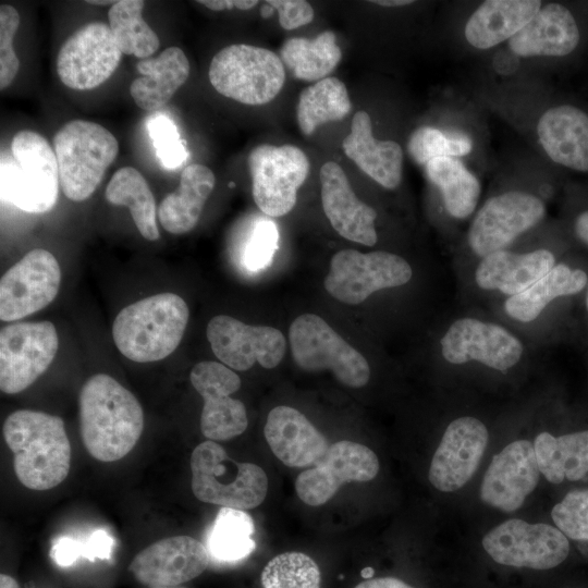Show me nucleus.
Here are the masks:
<instances>
[{
    "label": "nucleus",
    "instance_id": "nucleus-1",
    "mask_svg": "<svg viewBox=\"0 0 588 588\" xmlns=\"http://www.w3.org/2000/svg\"><path fill=\"white\" fill-rule=\"evenodd\" d=\"M81 436L87 452L101 462L124 457L144 429L138 400L106 373L90 377L79 393Z\"/></svg>",
    "mask_w": 588,
    "mask_h": 588
},
{
    "label": "nucleus",
    "instance_id": "nucleus-2",
    "mask_svg": "<svg viewBox=\"0 0 588 588\" xmlns=\"http://www.w3.org/2000/svg\"><path fill=\"white\" fill-rule=\"evenodd\" d=\"M4 440L13 453L14 473L32 490L60 485L71 466V444L59 416L20 409L3 424Z\"/></svg>",
    "mask_w": 588,
    "mask_h": 588
},
{
    "label": "nucleus",
    "instance_id": "nucleus-3",
    "mask_svg": "<svg viewBox=\"0 0 588 588\" xmlns=\"http://www.w3.org/2000/svg\"><path fill=\"white\" fill-rule=\"evenodd\" d=\"M188 307L174 293H159L124 307L112 338L118 350L136 363L166 358L179 346L188 322Z\"/></svg>",
    "mask_w": 588,
    "mask_h": 588
},
{
    "label": "nucleus",
    "instance_id": "nucleus-4",
    "mask_svg": "<svg viewBox=\"0 0 588 588\" xmlns=\"http://www.w3.org/2000/svg\"><path fill=\"white\" fill-rule=\"evenodd\" d=\"M1 198L29 213L50 211L58 201L59 170L54 150L34 131L22 130L1 158Z\"/></svg>",
    "mask_w": 588,
    "mask_h": 588
},
{
    "label": "nucleus",
    "instance_id": "nucleus-5",
    "mask_svg": "<svg viewBox=\"0 0 588 588\" xmlns=\"http://www.w3.org/2000/svg\"><path fill=\"white\" fill-rule=\"evenodd\" d=\"M60 187L69 199L84 201L100 184L119 152V143L105 126L72 120L53 136Z\"/></svg>",
    "mask_w": 588,
    "mask_h": 588
},
{
    "label": "nucleus",
    "instance_id": "nucleus-6",
    "mask_svg": "<svg viewBox=\"0 0 588 588\" xmlns=\"http://www.w3.org/2000/svg\"><path fill=\"white\" fill-rule=\"evenodd\" d=\"M189 464L192 490L201 502L245 511L261 504L267 495L268 478L264 469L231 460L216 441L198 444Z\"/></svg>",
    "mask_w": 588,
    "mask_h": 588
},
{
    "label": "nucleus",
    "instance_id": "nucleus-7",
    "mask_svg": "<svg viewBox=\"0 0 588 588\" xmlns=\"http://www.w3.org/2000/svg\"><path fill=\"white\" fill-rule=\"evenodd\" d=\"M209 81L222 96L258 106L273 100L285 82L284 64L273 51L252 45H231L211 59Z\"/></svg>",
    "mask_w": 588,
    "mask_h": 588
},
{
    "label": "nucleus",
    "instance_id": "nucleus-8",
    "mask_svg": "<svg viewBox=\"0 0 588 588\" xmlns=\"http://www.w3.org/2000/svg\"><path fill=\"white\" fill-rule=\"evenodd\" d=\"M292 357L306 371L331 370L352 388H362L370 378L367 359L338 334L321 317L298 316L289 331Z\"/></svg>",
    "mask_w": 588,
    "mask_h": 588
},
{
    "label": "nucleus",
    "instance_id": "nucleus-9",
    "mask_svg": "<svg viewBox=\"0 0 588 588\" xmlns=\"http://www.w3.org/2000/svg\"><path fill=\"white\" fill-rule=\"evenodd\" d=\"M412 275V267L399 255L342 249L331 258L323 284L335 299L357 305L379 290L406 284Z\"/></svg>",
    "mask_w": 588,
    "mask_h": 588
},
{
    "label": "nucleus",
    "instance_id": "nucleus-10",
    "mask_svg": "<svg viewBox=\"0 0 588 588\" xmlns=\"http://www.w3.org/2000/svg\"><path fill=\"white\" fill-rule=\"evenodd\" d=\"M247 164L257 207L269 217L289 213L309 173L305 152L293 145L262 144L249 152Z\"/></svg>",
    "mask_w": 588,
    "mask_h": 588
},
{
    "label": "nucleus",
    "instance_id": "nucleus-11",
    "mask_svg": "<svg viewBox=\"0 0 588 588\" xmlns=\"http://www.w3.org/2000/svg\"><path fill=\"white\" fill-rule=\"evenodd\" d=\"M482 547L499 564L532 569H550L566 560L567 537L544 523L530 524L513 518L503 522L482 538Z\"/></svg>",
    "mask_w": 588,
    "mask_h": 588
},
{
    "label": "nucleus",
    "instance_id": "nucleus-12",
    "mask_svg": "<svg viewBox=\"0 0 588 588\" xmlns=\"http://www.w3.org/2000/svg\"><path fill=\"white\" fill-rule=\"evenodd\" d=\"M59 347L50 321L17 322L0 331V389L7 394L24 391L50 366Z\"/></svg>",
    "mask_w": 588,
    "mask_h": 588
},
{
    "label": "nucleus",
    "instance_id": "nucleus-13",
    "mask_svg": "<svg viewBox=\"0 0 588 588\" xmlns=\"http://www.w3.org/2000/svg\"><path fill=\"white\" fill-rule=\"evenodd\" d=\"M122 54L109 24L89 22L62 44L57 56V73L71 89H93L113 74Z\"/></svg>",
    "mask_w": 588,
    "mask_h": 588
},
{
    "label": "nucleus",
    "instance_id": "nucleus-14",
    "mask_svg": "<svg viewBox=\"0 0 588 588\" xmlns=\"http://www.w3.org/2000/svg\"><path fill=\"white\" fill-rule=\"evenodd\" d=\"M546 206L535 195L511 191L489 198L475 216L468 244L479 257L503 250L515 238L538 224Z\"/></svg>",
    "mask_w": 588,
    "mask_h": 588
},
{
    "label": "nucleus",
    "instance_id": "nucleus-15",
    "mask_svg": "<svg viewBox=\"0 0 588 588\" xmlns=\"http://www.w3.org/2000/svg\"><path fill=\"white\" fill-rule=\"evenodd\" d=\"M60 282L57 258L46 249H32L1 278L0 319L14 321L45 308L56 298Z\"/></svg>",
    "mask_w": 588,
    "mask_h": 588
},
{
    "label": "nucleus",
    "instance_id": "nucleus-16",
    "mask_svg": "<svg viewBox=\"0 0 588 588\" xmlns=\"http://www.w3.org/2000/svg\"><path fill=\"white\" fill-rule=\"evenodd\" d=\"M379 471L375 452L357 442L342 440L329 445L324 456L295 480L298 498L310 506L327 503L347 482L372 480Z\"/></svg>",
    "mask_w": 588,
    "mask_h": 588
},
{
    "label": "nucleus",
    "instance_id": "nucleus-17",
    "mask_svg": "<svg viewBox=\"0 0 588 588\" xmlns=\"http://www.w3.org/2000/svg\"><path fill=\"white\" fill-rule=\"evenodd\" d=\"M206 335L217 358L238 371L248 370L255 363L274 368L285 353V339L280 330L246 324L225 315L210 319Z\"/></svg>",
    "mask_w": 588,
    "mask_h": 588
},
{
    "label": "nucleus",
    "instance_id": "nucleus-18",
    "mask_svg": "<svg viewBox=\"0 0 588 588\" xmlns=\"http://www.w3.org/2000/svg\"><path fill=\"white\" fill-rule=\"evenodd\" d=\"M189 380L204 400L200 429L206 438L224 441L246 430V408L230 396L241 388L237 373L222 363L200 362L191 370Z\"/></svg>",
    "mask_w": 588,
    "mask_h": 588
},
{
    "label": "nucleus",
    "instance_id": "nucleus-19",
    "mask_svg": "<svg viewBox=\"0 0 588 588\" xmlns=\"http://www.w3.org/2000/svg\"><path fill=\"white\" fill-rule=\"evenodd\" d=\"M440 344L451 364L476 360L500 371L514 367L524 353L523 343L502 326L469 317L455 320Z\"/></svg>",
    "mask_w": 588,
    "mask_h": 588
},
{
    "label": "nucleus",
    "instance_id": "nucleus-20",
    "mask_svg": "<svg viewBox=\"0 0 588 588\" xmlns=\"http://www.w3.org/2000/svg\"><path fill=\"white\" fill-rule=\"evenodd\" d=\"M482 421L464 416L446 427L429 467L430 483L439 491L454 492L476 473L488 444Z\"/></svg>",
    "mask_w": 588,
    "mask_h": 588
},
{
    "label": "nucleus",
    "instance_id": "nucleus-21",
    "mask_svg": "<svg viewBox=\"0 0 588 588\" xmlns=\"http://www.w3.org/2000/svg\"><path fill=\"white\" fill-rule=\"evenodd\" d=\"M540 479L534 443L516 440L495 454L480 486V498L489 506L517 511Z\"/></svg>",
    "mask_w": 588,
    "mask_h": 588
},
{
    "label": "nucleus",
    "instance_id": "nucleus-22",
    "mask_svg": "<svg viewBox=\"0 0 588 588\" xmlns=\"http://www.w3.org/2000/svg\"><path fill=\"white\" fill-rule=\"evenodd\" d=\"M205 544L189 536L156 541L135 555L128 569L142 584L176 587L199 576L209 565Z\"/></svg>",
    "mask_w": 588,
    "mask_h": 588
},
{
    "label": "nucleus",
    "instance_id": "nucleus-23",
    "mask_svg": "<svg viewBox=\"0 0 588 588\" xmlns=\"http://www.w3.org/2000/svg\"><path fill=\"white\" fill-rule=\"evenodd\" d=\"M319 177L322 208L332 228L346 240L373 246L378 240L375 229L377 212L358 199L341 166L327 161Z\"/></svg>",
    "mask_w": 588,
    "mask_h": 588
},
{
    "label": "nucleus",
    "instance_id": "nucleus-24",
    "mask_svg": "<svg viewBox=\"0 0 588 588\" xmlns=\"http://www.w3.org/2000/svg\"><path fill=\"white\" fill-rule=\"evenodd\" d=\"M583 33L572 10L549 3L511 39L510 49L520 57H567L576 51Z\"/></svg>",
    "mask_w": 588,
    "mask_h": 588
},
{
    "label": "nucleus",
    "instance_id": "nucleus-25",
    "mask_svg": "<svg viewBox=\"0 0 588 588\" xmlns=\"http://www.w3.org/2000/svg\"><path fill=\"white\" fill-rule=\"evenodd\" d=\"M264 432L273 454L289 467L314 466L329 448L324 436L305 415L290 406L272 408Z\"/></svg>",
    "mask_w": 588,
    "mask_h": 588
},
{
    "label": "nucleus",
    "instance_id": "nucleus-26",
    "mask_svg": "<svg viewBox=\"0 0 588 588\" xmlns=\"http://www.w3.org/2000/svg\"><path fill=\"white\" fill-rule=\"evenodd\" d=\"M537 132L553 162L588 172V111L572 103L552 107L540 117Z\"/></svg>",
    "mask_w": 588,
    "mask_h": 588
},
{
    "label": "nucleus",
    "instance_id": "nucleus-27",
    "mask_svg": "<svg viewBox=\"0 0 588 588\" xmlns=\"http://www.w3.org/2000/svg\"><path fill=\"white\" fill-rule=\"evenodd\" d=\"M344 154L381 186L393 189L402 180L403 151L393 140H378L372 134L369 114L357 111L351 133L343 139Z\"/></svg>",
    "mask_w": 588,
    "mask_h": 588
},
{
    "label": "nucleus",
    "instance_id": "nucleus-28",
    "mask_svg": "<svg viewBox=\"0 0 588 588\" xmlns=\"http://www.w3.org/2000/svg\"><path fill=\"white\" fill-rule=\"evenodd\" d=\"M555 266L549 249L525 254L498 250L481 258L475 270V281L482 290L499 291L513 296L522 293Z\"/></svg>",
    "mask_w": 588,
    "mask_h": 588
},
{
    "label": "nucleus",
    "instance_id": "nucleus-29",
    "mask_svg": "<svg viewBox=\"0 0 588 588\" xmlns=\"http://www.w3.org/2000/svg\"><path fill=\"white\" fill-rule=\"evenodd\" d=\"M139 77L131 86L134 102L146 111L163 108L189 76V62L179 47H168L158 57L136 63Z\"/></svg>",
    "mask_w": 588,
    "mask_h": 588
},
{
    "label": "nucleus",
    "instance_id": "nucleus-30",
    "mask_svg": "<svg viewBox=\"0 0 588 588\" xmlns=\"http://www.w3.org/2000/svg\"><path fill=\"white\" fill-rule=\"evenodd\" d=\"M215 185V174L208 167L199 163L187 166L181 173L177 188L159 205L158 218L162 228L175 235L194 229Z\"/></svg>",
    "mask_w": 588,
    "mask_h": 588
},
{
    "label": "nucleus",
    "instance_id": "nucleus-31",
    "mask_svg": "<svg viewBox=\"0 0 588 588\" xmlns=\"http://www.w3.org/2000/svg\"><path fill=\"white\" fill-rule=\"evenodd\" d=\"M538 0H488L470 15L465 26L467 41L489 49L517 34L540 10Z\"/></svg>",
    "mask_w": 588,
    "mask_h": 588
},
{
    "label": "nucleus",
    "instance_id": "nucleus-32",
    "mask_svg": "<svg viewBox=\"0 0 588 588\" xmlns=\"http://www.w3.org/2000/svg\"><path fill=\"white\" fill-rule=\"evenodd\" d=\"M588 275L580 268L556 264L528 289L504 303L509 317L519 322L534 321L553 299L576 295L586 289Z\"/></svg>",
    "mask_w": 588,
    "mask_h": 588
},
{
    "label": "nucleus",
    "instance_id": "nucleus-33",
    "mask_svg": "<svg viewBox=\"0 0 588 588\" xmlns=\"http://www.w3.org/2000/svg\"><path fill=\"white\" fill-rule=\"evenodd\" d=\"M534 449L540 474L551 483L577 481L588 473V430L559 437L540 432Z\"/></svg>",
    "mask_w": 588,
    "mask_h": 588
},
{
    "label": "nucleus",
    "instance_id": "nucleus-34",
    "mask_svg": "<svg viewBox=\"0 0 588 588\" xmlns=\"http://www.w3.org/2000/svg\"><path fill=\"white\" fill-rule=\"evenodd\" d=\"M335 40L331 30H324L314 39L292 37L280 48V59L295 78L318 82L326 78L342 59Z\"/></svg>",
    "mask_w": 588,
    "mask_h": 588
},
{
    "label": "nucleus",
    "instance_id": "nucleus-35",
    "mask_svg": "<svg viewBox=\"0 0 588 588\" xmlns=\"http://www.w3.org/2000/svg\"><path fill=\"white\" fill-rule=\"evenodd\" d=\"M105 195L111 205L130 209L132 219L144 238L148 241L159 238L155 198L146 179L137 169L123 167L115 171Z\"/></svg>",
    "mask_w": 588,
    "mask_h": 588
},
{
    "label": "nucleus",
    "instance_id": "nucleus-36",
    "mask_svg": "<svg viewBox=\"0 0 588 588\" xmlns=\"http://www.w3.org/2000/svg\"><path fill=\"white\" fill-rule=\"evenodd\" d=\"M254 531V520L247 512L221 507L206 535L205 547L210 560L236 563L246 559L256 548Z\"/></svg>",
    "mask_w": 588,
    "mask_h": 588
},
{
    "label": "nucleus",
    "instance_id": "nucleus-37",
    "mask_svg": "<svg viewBox=\"0 0 588 588\" xmlns=\"http://www.w3.org/2000/svg\"><path fill=\"white\" fill-rule=\"evenodd\" d=\"M429 181L442 194L446 211L456 219H465L476 208L480 194L477 177L454 157H439L425 164Z\"/></svg>",
    "mask_w": 588,
    "mask_h": 588
},
{
    "label": "nucleus",
    "instance_id": "nucleus-38",
    "mask_svg": "<svg viewBox=\"0 0 588 588\" xmlns=\"http://www.w3.org/2000/svg\"><path fill=\"white\" fill-rule=\"evenodd\" d=\"M351 109L344 83L333 76L326 77L301 91L297 123L304 135H311L319 125L344 119Z\"/></svg>",
    "mask_w": 588,
    "mask_h": 588
},
{
    "label": "nucleus",
    "instance_id": "nucleus-39",
    "mask_svg": "<svg viewBox=\"0 0 588 588\" xmlns=\"http://www.w3.org/2000/svg\"><path fill=\"white\" fill-rule=\"evenodd\" d=\"M144 5L142 0H120L108 12L109 26L121 52L140 60L150 58L160 46L158 35L142 16Z\"/></svg>",
    "mask_w": 588,
    "mask_h": 588
},
{
    "label": "nucleus",
    "instance_id": "nucleus-40",
    "mask_svg": "<svg viewBox=\"0 0 588 588\" xmlns=\"http://www.w3.org/2000/svg\"><path fill=\"white\" fill-rule=\"evenodd\" d=\"M317 563L302 552H284L272 558L261 572L262 588H320Z\"/></svg>",
    "mask_w": 588,
    "mask_h": 588
},
{
    "label": "nucleus",
    "instance_id": "nucleus-41",
    "mask_svg": "<svg viewBox=\"0 0 588 588\" xmlns=\"http://www.w3.org/2000/svg\"><path fill=\"white\" fill-rule=\"evenodd\" d=\"M471 139L463 132H442L431 126L416 128L407 143V150L412 159L425 166L428 161L439 157H461L470 152Z\"/></svg>",
    "mask_w": 588,
    "mask_h": 588
},
{
    "label": "nucleus",
    "instance_id": "nucleus-42",
    "mask_svg": "<svg viewBox=\"0 0 588 588\" xmlns=\"http://www.w3.org/2000/svg\"><path fill=\"white\" fill-rule=\"evenodd\" d=\"M114 548V539L101 528L95 529L87 539L69 536L57 538L51 547L50 556L61 567L73 565L78 559L109 560Z\"/></svg>",
    "mask_w": 588,
    "mask_h": 588
},
{
    "label": "nucleus",
    "instance_id": "nucleus-43",
    "mask_svg": "<svg viewBox=\"0 0 588 588\" xmlns=\"http://www.w3.org/2000/svg\"><path fill=\"white\" fill-rule=\"evenodd\" d=\"M279 233L275 223L258 218L250 226L241 249V264L252 272L265 269L272 261L278 248Z\"/></svg>",
    "mask_w": 588,
    "mask_h": 588
},
{
    "label": "nucleus",
    "instance_id": "nucleus-44",
    "mask_svg": "<svg viewBox=\"0 0 588 588\" xmlns=\"http://www.w3.org/2000/svg\"><path fill=\"white\" fill-rule=\"evenodd\" d=\"M551 517L566 537L588 542V489H575L556 503Z\"/></svg>",
    "mask_w": 588,
    "mask_h": 588
},
{
    "label": "nucleus",
    "instance_id": "nucleus-45",
    "mask_svg": "<svg viewBox=\"0 0 588 588\" xmlns=\"http://www.w3.org/2000/svg\"><path fill=\"white\" fill-rule=\"evenodd\" d=\"M147 128L156 154L167 169L180 167L188 157L185 142L181 139L173 121L162 114L150 117Z\"/></svg>",
    "mask_w": 588,
    "mask_h": 588
},
{
    "label": "nucleus",
    "instance_id": "nucleus-46",
    "mask_svg": "<svg viewBox=\"0 0 588 588\" xmlns=\"http://www.w3.org/2000/svg\"><path fill=\"white\" fill-rule=\"evenodd\" d=\"M20 25V14L10 4L0 5V89L4 90L14 81L20 60L13 49V39Z\"/></svg>",
    "mask_w": 588,
    "mask_h": 588
},
{
    "label": "nucleus",
    "instance_id": "nucleus-47",
    "mask_svg": "<svg viewBox=\"0 0 588 588\" xmlns=\"http://www.w3.org/2000/svg\"><path fill=\"white\" fill-rule=\"evenodd\" d=\"M267 4L279 13V22L286 30L309 24L314 19V9L305 0H268Z\"/></svg>",
    "mask_w": 588,
    "mask_h": 588
},
{
    "label": "nucleus",
    "instance_id": "nucleus-48",
    "mask_svg": "<svg viewBox=\"0 0 588 588\" xmlns=\"http://www.w3.org/2000/svg\"><path fill=\"white\" fill-rule=\"evenodd\" d=\"M197 2L212 11L231 10L233 8L238 10H249L258 3L256 0H199Z\"/></svg>",
    "mask_w": 588,
    "mask_h": 588
},
{
    "label": "nucleus",
    "instance_id": "nucleus-49",
    "mask_svg": "<svg viewBox=\"0 0 588 588\" xmlns=\"http://www.w3.org/2000/svg\"><path fill=\"white\" fill-rule=\"evenodd\" d=\"M355 588H414L395 577L370 578L359 583Z\"/></svg>",
    "mask_w": 588,
    "mask_h": 588
},
{
    "label": "nucleus",
    "instance_id": "nucleus-50",
    "mask_svg": "<svg viewBox=\"0 0 588 588\" xmlns=\"http://www.w3.org/2000/svg\"><path fill=\"white\" fill-rule=\"evenodd\" d=\"M573 232L576 238L588 247V208L579 211L573 221Z\"/></svg>",
    "mask_w": 588,
    "mask_h": 588
},
{
    "label": "nucleus",
    "instance_id": "nucleus-51",
    "mask_svg": "<svg viewBox=\"0 0 588 588\" xmlns=\"http://www.w3.org/2000/svg\"><path fill=\"white\" fill-rule=\"evenodd\" d=\"M371 2L382 7H402L413 3L411 0H373Z\"/></svg>",
    "mask_w": 588,
    "mask_h": 588
},
{
    "label": "nucleus",
    "instance_id": "nucleus-52",
    "mask_svg": "<svg viewBox=\"0 0 588 588\" xmlns=\"http://www.w3.org/2000/svg\"><path fill=\"white\" fill-rule=\"evenodd\" d=\"M0 588H20L16 580L5 574H1L0 576Z\"/></svg>",
    "mask_w": 588,
    "mask_h": 588
},
{
    "label": "nucleus",
    "instance_id": "nucleus-53",
    "mask_svg": "<svg viewBox=\"0 0 588 588\" xmlns=\"http://www.w3.org/2000/svg\"><path fill=\"white\" fill-rule=\"evenodd\" d=\"M87 3L89 4H94V5H113L117 1H95V0H89V1H86Z\"/></svg>",
    "mask_w": 588,
    "mask_h": 588
},
{
    "label": "nucleus",
    "instance_id": "nucleus-54",
    "mask_svg": "<svg viewBox=\"0 0 588 588\" xmlns=\"http://www.w3.org/2000/svg\"><path fill=\"white\" fill-rule=\"evenodd\" d=\"M585 303H586V308H587V311H588V284L586 286V297H585Z\"/></svg>",
    "mask_w": 588,
    "mask_h": 588
},
{
    "label": "nucleus",
    "instance_id": "nucleus-55",
    "mask_svg": "<svg viewBox=\"0 0 588 588\" xmlns=\"http://www.w3.org/2000/svg\"><path fill=\"white\" fill-rule=\"evenodd\" d=\"M155 588H184V587L176 586V587H155Z\"/></svg>",
    "mask_w": 588,
    "mask_h": 588
}]
</instances>
